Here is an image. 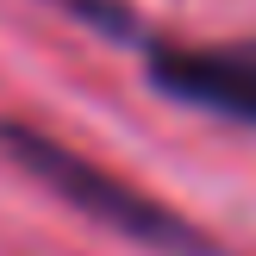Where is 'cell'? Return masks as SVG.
Wrapping results in <instances>:
<instances>
[{
	"instance_id": "6da1fadb",
	"label": "cell",
	"mask_w": 256,
	"mask_h": 256,
	"mask_svg": "<svg viewBox=\"0 0 256 256\" xmlns=\"http://www.w3.org/2000/svg\"><path fill=\"white\" fill-rule=\"evenodd\" d=\"M0 150H6L38 188H50L56 200H69L82 219L106 225V232L132 238V244H144V250H162V256H225L200 225H188L175 206L150 200L138 182L100 169L94 156L69 150L62 138H50L44 125H32V119H0Z\"/></svg>"
},
{
	"instance_id": "7a4b0ae2",
	"label": "cell",
	"mask_w": 256,
	"mask_h": 256,
	"mask_svg": "<svg viewBox=\"0 0 256 256\" xmlns=\"http://www.w3.org/2000/svg\"><path fill=\"white\" fill-rule=\"evenodd\" d=\"M150 82L182 106L212 119L256 125V38H219V44H156L150 38Z\"/></svg>"
},
{
	"instance_id": "3957f363",
	"label": "cell",
	"mask_w": 256,
	"mask_h": 256,
	"mask_svg": "<svg viewBox=\"0 0 256 256\" xmlns=\"http://www.w3.org/2000/svg\"><path fill=\"white\" fill-rule=\"evenodd\" d=\"M62 12H75L82 25H94V32H106L112 44H138V50H150V38L132 25V6H119V0H56Z\"/></svg>"
}]
</instances>
